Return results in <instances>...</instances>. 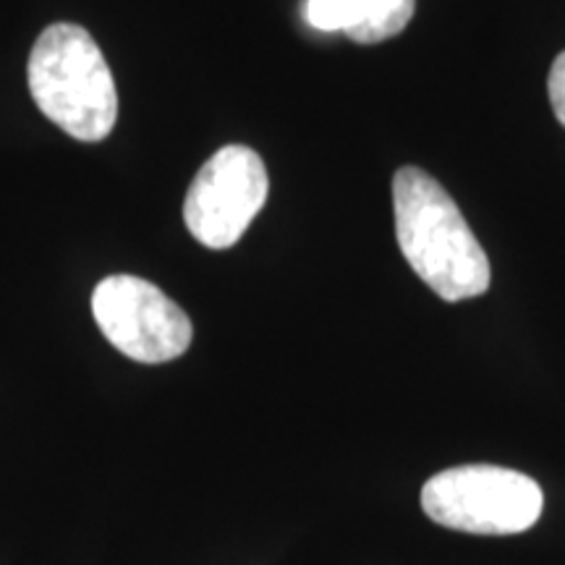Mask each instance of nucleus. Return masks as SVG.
<instances>
[{"label":"nucleus","instance_id":"f257e3e1","mask_svg":"<svg viewBox=\"0 0 565 565\" xmlns=\"http://www.w3.org/2000/svg\"><path fill=\"white\" fill-rule=\"evenodd\" d=\"M393 212L406 263L443 301L487 294L490 259L440 181L422 168H401L393 175Z\"/></svg>","mask_w":565,"mask_h":565},{"label":"nucleus","instance_id":"f03ea898","mask_svg":"<svg viewBox=\"0 0 565 565\" xmlns=\"http://www.w3.org/2000/svg\"><path fill=\"white\" fill-rule=\"evenodd\" d=\"M32 100L55 126L79 141H103L118 118L110 66L79 24H51L26 63Z\"/></svg>","mask_w":565,"mask_h":565},{"label":"nucleus","instance_id":"7ed1b4c3","mask_svg":"<svg viewBox=\"0 0 565 565\" xmlns=\"http://www.w3.org/2000/svg\"><path fill=\"white\" fill-rule=\"evenodd\" d=\"M422 508L435 524L479 536L524 534L545 511V492L532 477L505 466L471 463L427 479Z\"/></svg>","mask_w":565,"mask_h":565},{"label":"nucleus","instance_id":"20e7f679","mask_svg":"<svg viewBox=\"0 0 565 565\" xmlns=\"http://www.w3.org/2000/svg\"><path fill=\"white\" fill-rule=\"evenodd\" d=\"M92 315L113 349L141 364H166L192 345V320L158 286L110 275L92 294Z\"/></svg>","mask_w":565,"mask_h":565},{"label":"nucleus","instance_id":"39448f33","mask_svg":"<svg viewBox=\"0 0 565 565\" xmlns=\"http://www.w3.org/2000/svg\"><path fill=\"white\" fill-rule=\"evenodd\" d=\"M270 192L263 158L228 145L204 162L183 200V221L207 249H231L263 210Z\"/></svg>","mask_w":565,"mask_h":565},{"label":"nucleus","instance_id":"423d86ee","mask_svg":"<svg viewBox=\"0 0 565 565\" xmlns=\"http://www.w3.org/2000/svg\"><path fill=\"white\" fill-rule=\"evenodd\" d=\"M416 9V0H364V21L345 38L359 45H377L406 30Z\"/></svg>","mask_w":565,"mask_h":565},{"label":"nucleus","instance_id":"0eeeda50","mask_svg":"<svg viewBox=\"0 0 565 565\" xmlns=\"http://www.w3.org/2000/svg\"><path fill=\"white\" fill-rule=\"evenodd\" d=\"M307 19L322 32L349 34L364 21V0H309Z\"/></svg>","mask_w":565,"mask_h":565},{"label":"nucleus","instance_id":"6e6552de","mask_svg":"<svg viewBox=\"0 0 565 565\" xmlns=\"http://www.w3.org/2000/svg\"><path fill=\"white\" fill-rule=\"evenodd\" d=\"M547 89H550V103H553L555 118L561 121V126H565V51L557 55L553 68H550Z\"/></svg>","mask_w":565,"mask_h":565}]
</instances>
